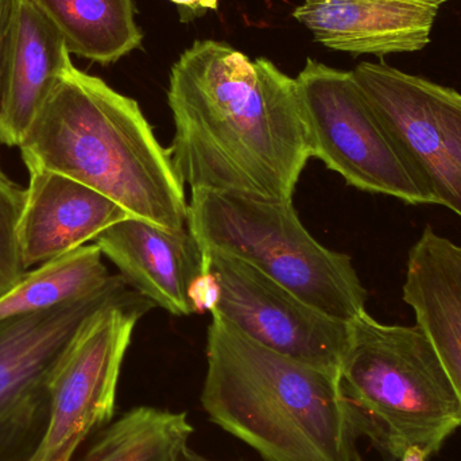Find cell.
Returning a JSON list of instances; mask_svg holds the SVG:
<instances>
[{
	"instance_id": "obj_20",
	"label": "cell",
	"mask_w": 461,
	"mask_h": 461,
	"mask_svg": "<svg viewBox=\"0 0 461 461\" xmlns=\"http://www.w3.org/2000/svg\"><path fill=\"white\" fill-rule=\"evenodd\" d=\"M13 0H0V59H2L3 42L7 32L8 19H10Z\"/></svg>"
},
{
	"instance_id": "obj_6",
	"label": "cell",
	"mask_w": 461,
	"mask_h": 461,
	"mask_svg": "<svg viewBox=\"0 0 461 461\" xmlns=\"http://www.w3.org/2000/svg\"><path fill=\"white\" fill-rule=\"evenodd\" d=\"M295 81L311 157L359 191L406 204H438L427 178L382 123L352 72L308 59Z\"/></svg>"
},
{
	"instance_id": "obj_17",
	"label": "cell",
	"mask_w": 461,
	"mask_h": 461,
	"mask_svg": "<svg viewBox=\"0 0 461 461\" xmlns=\"http://www.w3.org/2000/svg\"><path fill=\"white\" fill-rule=\"evenodd\" d=\"M111 276L96 243L78 247L26 271L0 294V322L88 297L105 286Z\"/></svg>"
},
{
	"instance_id": "obj_5",
	"label": "cell",
	"mask_w": 461,
	"mask_h": 461,
	"mask_svg": "<svg viewBox=\"0 0 461 461\" xmlns=\"http://www.w3.org/2000/svg\"><path fill=\"white\" fill-rule=\"evenodd\" d=\"M186 229L202 252L243 260L333 319L351 322L367 312L351 257L321 246L293 202L191 192Z\"/></svg>"
},
{
	"instance_id": "obj_11",
	"label": "cell",
	"mask_w": 461,
	"mask_h": 461,
	"mask_svg": "<svg viewBox=\"0 0 461 461\" xmlns=\"http://www.w3.org/2000/svg\"><path fill=\"white\" fill-rule=\"evenodd\" d=\"M94 243L135 292L173 316L196 313L204 255L188 229L169 230L140 218L124 219Z\"/></svg>"
},
{
	"instance_id": "obj_2",
	"label": "cell",
	"mask_w": 461,
	"mask_h": 461,
	"mask_svg": "<svg viewBox=\"0 0 461 461\" xmlns=\"http://www.w3.org/2000/svg\"><path fill=\"white\" fill-rule=\"evenodd\" d=\"M19 150L26 167L78 181L132 218L186 229L185 185L137 100L75 65L59 77Z\"/></svg>"
},
{
	"instance_id": "obj_8",
	"label": "cell",
	"mask_w": 461,
	"mask_h": 461,
	"mask_svg": "<svg viewBox=\"0 0 461 461\" xmlns=\"http://www.w3.org/2000/svg\"><path fill=\"white\" fill-rule=\"evenodd\" d=\"M151 308L132 290L86 320L54 374L48 429L30 461H73L84 441L110 424L135 325Z\"/></svg>"
},
{
	"instance_id": "obj_18",
	"label": "cell",
	"mask_w": 461,
	"mask_h": 461,
	"mask_svg": "<svg viewBox=\"0 0 461 461\" xmlns=\"http://www.w3.org/2000/svg\"><path fill=\"white\" fill-rule=\"evenodd\" d=\"M194 432L185 411L138 406L103 428L73 461H184Z\"/></svg>"
},
{
	"instance_id": "obj_13",
	"label": "cell",
	"mask_w": 461,
	"mask_h": 461,
	"mask_svg": "<svg viewBox=\"0 0 461 461\" xmlns=\"http://www.w3.org/2000/svg\"><path fill=\"white\" fill-rule=\"evenodd\" d=\"M448 0H305L293 16L314 40L354 56L416 53Z\"/></svg>"
},
{
	"instance_id": "obj_16",
	"label": "cell",
	"mask_w": 461,
	"mask_h": 461,
	"mask_svg": "<svg viewBox=\"0 0 461 461\" xmlns=\"http://www.w3.org/2000/svg\"><path fill=\"white\" fill-rule=\"evenodd\" d=\"M64 38L70 54L108 65L140 48L132 0H32Z\"/></svg>"
},
{
	"instance_id": "obj_14",
	"label": "cell",
	"mask_w": 461,
	"mask_h": 461,
	"mask_svg": "<svg viewBox=\"0 0 461 461\" xmlns=\"http://www.w3.org/2000/svg\"><path fill=\"white\" fill-rule=\"evenodd\" d=\"M29 185L18 224L24 270L38 267L94 241L130 218L121 205L67 176L27 167Z\"/></svg>"
},
{
	"instance_id": "obj_12",
	"label": "cell",
	"mask_w": 461,
	"mask_h": 461,
	"mask_svg": "<svg viewBox=\"0 0 461 461\" xmlns=\"http://www.w3.org/2000/svg\"><path fill=\"white\" fill-rule=\"evenodd\" d=\"M64 38L32 0H13L0 59V143L19 148L65 70Z\"/></svg>"
},
{
	"instance_id": "obj_19",
	"label": "cell",
	"mask_w": 461,
	"mask_h": 461,
	"mask_svg": "<svg viewBox=\"0 0 461 461\" xmlns=\"http://www.w3.org/2000/svg\"><path fill=\"white\" fill-rule=\"evenodd\" d=\"M26 189L14 183L0 167V294L24 276L18 247V224Z\"/></svg>"
},
{
	"instance_id": "obj_7",
	"label": "cell",
	"mask_w": 461,
	"mask_h": 461,
	"mask_svg": "<svg viewBox=\"0 0 461 461\" xmlns=\"http://www.w3.org/2000/svg\"><path fill=\"white\" fill-rule=\"evenodd\" d=\"M111 276L94 294L0 322V461H30L40 448L51 406V384L89 316L131 293Z\"/></svg>"
},
{
	"instance_id": "obj_4",
	"label": "cell",
	"mask_w": 461,
	"mask_h": 461,
	"mask_svg": "<svg viewBox=\"0 0 461 461\" xmlns=\"http://www.w3.org/2000/svg\"><path fill=\"white\" fill-rule=\"evenodd\" d=\"M339 384L357 438L395 460L411 447L438 454L461 427L456 390L420 325L382 324L367 312L352 320Z\"/></svg>"
},
{
	"instance_id": "obj_21",
	"label": "cell",
	"mask_w": 461,
	"mask_h": 461,
	"mask_svg": "<svg viewBox=\"0 0 461 461\" xmlns=\"http://www.w3.org/2000/svg\"><path fill=\"white\" fill-rule=\"evenodd\" d=\"M176 5H185L192 10H216L218 0H170Z\"/></svg>"
},
{
	"instance_id": "obj_9",
	"label": "cell",
	"mask_w": 461,
	"mask_h": 461,
	"mask_svg": "<svg viewBox=\"0 0 461 461\" xmlns=\"http://www.w3.org/2000/svg\"><path fill=\"white\" fill-rule=\"evenodd\" d=\"M211 313L260 346L339 378L349 322L333 319L243 260L203 252Z\"/></svg>"
},
{
	"instance_id": "obj_1",
	"label": "cell",
	"mask_w": 461,
	"mask_h": 461,
	"mask_svg": "<svg viewBox=\"0 0 461 461\" xmlns=\"http://www.w3.org/2000/svg\"><path fill=\"white\" fill-rule=\"evenodd\" d=\"M167 104L170 156L191 192L293 202L312 158L295 78L270 59L197 41L170 70Z\"/></svg>"
},
{
	"instance_id": "obj_23",
	"label": "cell",
	"mask_w": 461,
	"mask_h": 461,
	"mask_svg": "<svg viewBox=\"0 0 461 461\" xmlns=\"http://www.w3.org/2000/svg\"><path fill=\"white\" fill-rule=\"evenodd\" d=\"M357 461H363L362 457H360V455H357Z\"/></svg>"
},
{
	"instance_id": "obj_3",
	"label": "cell",
	"mask_w": 461,
	"mask_h": 461,
	"mask_svg": "<svg viewBox=\"0 0 461 461\" xmlns=\"http://www.w3.org/2000/svg\"><path fill=\"white\" fill-rule=\"evenodd\" d=\"M211 422L263 461H357L339 378L260 346L212 314L202 397Z\"/></svg>"
},
{
	"instance_id": "obj_10",
	"label": "cell",
	"mask_w": 461,
	"mask_h": 461,
	"mask_svg": "<svg viewBox=\"0 0 461 461\" xmlns=\"http://www.w3.org/2000/svg\"><path fill=\"white\" fill-rule=\"evenodd\" d=\"M351 72L427 178L438 204L461 218V94L384 62H362Z\"/></svg>"
},
{
	"instance_id": "obj_22",
	"label": "cell",
	"mask_w": 461,
	"mask_h": 461,
	"mask_svg": "<svg viewBox=\"0 0 461 461\" xmlns=\"http://www.w3.org/2000/svg\"><path fill=\"white\" fill-rule=\"evenodd\" d=\"M184 461H215L207 459V457L202 456V455L196 454V452L192 451L191 448H188V451L185 452V456H184Z\"/></svg>"
},
{
	"instance_id": "obj_15",
	"label": "cell",
	"mask_w": 461,
	"mask_h": 461,
	"mask_svg": "<svg viewBox=\"0 0 461 461\" xmlns=\"http://www.w3.org/2000/svg\"><path fill=\"white\" fill-rule=\"evenodd\" d=\"M403 301L432 341L461 403V246L425 227L411 251Z\"/></svg>"
}]
</instances>
